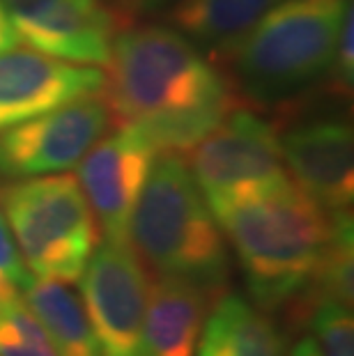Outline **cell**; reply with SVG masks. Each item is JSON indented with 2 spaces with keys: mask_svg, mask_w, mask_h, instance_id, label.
I'll return each instance as SVG.
<instances>
[{
  "mask_svg": "<svg viewBox=\"0 0 354 356\" xmlns=\"http://www.w3.org/2000/svg\"><path fill=\"white\" fill-rule=\"evenodd\" d=\"M104 74L35 49L0 51V131L63 104L99 95Z\"/></svg>",
  "mask_w": 354,
  "mask_h": 356,
  "instance_id": "obj_11",
  "label": "cell"
},
{
  "mask_svg": "<svg viewBox=\"0 0 354 356\" xmlns=\"http://www.w3.org/2000/svg\"><path fill=\"white\" fill-rule=\"evenodd\" d=\"M79 283L102 356H143L150 280L129 241L97 244Z\"/></svg>",
  "mask_w": 354,
  "mask_h": 356,
  "instance_id": "obj_7",
  "label": "cell"
},
{
  "mask_svg": "<svg viewBox=\"0 0 354 356\" xmlns=\"http://www.w3.org/2000/svg\"><path fill=\"white\" fill-rule=\"evenodd\" d=\"M19 44L74 65H106L127 21L106 0H3Z\"/></svg>",
  "mask_w": 354,
  "mask_h": 356,
  "instance_id": "obj_9",
  "label": "cell"
},
{
  "mask_svg": "<svg viewBox=\"0 0 354 356\" xmlns=\"http://www.w3.org/2000/svg\"><path fill=\"white\" fill-rule=\"evenodd\" d=\"M111 115L99 95L63 104L0 131V179H28L77 168L108 131Z\"/></svg>",
  "mask_w": 354,
  "mask_h": 356,
  "instance_id": "obj_8",
  "label": "cell"
},
{
  "mask_svg": "<svg viewBox=\"0 0 354 356\" xmlns=\"http://www.w3.org/2000/svg\"><path fill=\"white\" fill-rule=\"evenodd\" d=\"M99 97L111 124L140 131L159 152L184 154L235 108L228 79L172 26L122 28Z\"/></svg>",
  "mask_w": 354,
  "mask_h": 356,
  "instance_id": "obj_1",
  "label": "cell"
},
{
  "mask_svg": "<svg viewBox=\"0 0 354 356\" xmlns=\"http://www.w3.org/2000/svg\"><path fill=\"white\" fill-rule=\"evenodd\" d=\"M182 156L207 202L258 191L290 177L278 129L258 113L237 106Z\"/></svg>",
  "mask_w": 354,
  "mask_h": 356,
  "instance_id": "obj_6",
  "label": "cell"
},
{
  "mask_svg": "<svg viewBox=\"0 0 354 356\" xmlns=\"http://www.w3.org/2000/svg\"><path fill=\"white\" fill-rule=\"evenodd\" d=\"M113 7L122 14V19L129 24L140 14H154L159 12L161 7H168L172 0H111Z\"/></svg>",
  "mask_w": 354,
  "mask_h": 356,
  "instance_id": "obj_21",
  "label": "cell"
},
{
  "mask_svg": "<svg viewBox=\"0 0 354 356\" xmlns=\"http://www.w3.org/2000/svg\"><path fill=\"white\" fill-rule=\"evenodd\" d=\"M207 204L235 248L253 304L265 313L288 310L327 251L336 211L320 207L290 177Z\"/></svg>",
  "mask_w": 354,
  "mask_h": 356,
  "instance_id": "obj_2",
  "label": "cell"
},
{
  "mask_svg": "<svg viewBox=\"0 0 354 356\" xmlns=\"http://www.w3.org/2000/svg\"><path fill=\"white\" fill-rule=\"evenodd\" d=\"M352 0H281L209 60L235 95L272 106L325 79Z\"/></svg>",
  "mask_w": 354,
  "mask_h": 356,
  "instance_id": "obj_4",
  "label": "cell"
},
{
  "mask_svg": "<svg viewBox=\"0 0 354 356\" xmlns=\"http://www.w3.org/2000/svg\"><path fill=\"white\" fill-rule=\"evenodd\" d=\"M281 0H172L168 26L209 51V58L239 40Z\"/></svg>",
  "mask_w": 354,
  "mask_h": 356,
  "instance_id": "obj_16",
  "label": "cell"
},
{
  "mask_svg": "<svg viewBox=\"0 0 354 356\" xmlns=\"http://www.w3.org/2000/svg\"><path fill=\"white\" fill-rule=\"evenodd\" d=\"M290 356H322V354L318 350V345H315L313 336H304V338L297 340L295 347H292Z\"/></svg>",
  "mask_w": 354,
  "mask_h": 356,
  "instance_id": "obj_23",
  "label": "cell"
},
{
  "mask_svg": "<svg viewBox=\"0 0 354 356\" xmlns=\"http://www.w3.org/2000/svg\"><path fill=\"white\" fill-rule=\"evenodd\" d=\"M127 241L156 276L189 280L214 297L228 287V241L182 154H156Z\"/></svg>",
  "mask_w": 354,
  "mask_h": 356,
  "instance_id": "obj_3",
  "label": "cell"
},
{
  "mask_svg": "<svg viewBox=\"0 0 354 356\" xmlns=\"http://www.w3.org/2000/svg\"><path fill=\"white\" fill-rule=\"evenodd\" d=\"M216 297L172 276H156L147 292L143 356H195Z\"/></svg>",
  "mask_w": 354,
  "mask_h": 356,
  "instance_id": "obj_13",
  "label": "cell"
},
{
  "mask_svg": "<svg viewBox=\"0 0 354 356\" xmlns=\"http://www.w3.org/2000/svg\"><path fill=\"white\" fill-rule=\"evenodd\" d=\"M19 44V37L14 33V26L10 21V14H7V7L5 3L0 0V51H7L12 47Z\"/></svg>",
  "mask_w": 354,
  "mask_h": 356,
  "instance_id": "obj_22",
  "label": "cell"
},
{
  "mask_svg": "<svg viewBox=\"0 0 354 356\" xmlns=\"http://www.w3.org/2000/svg\"><path fill=\"white\" fill-rule=\"evenodd\" d=\"M195 356H288V350L265 310L235 292H221L207 313Z\"/></svg>",
  "mask_w": 354,
  "mask_h": 356,
  "instance_id": "obj_14",
  "label": "cell"
},
{
  "mask_svg": "<svg viewBox=\"0 0 354 356\" xmlns=\"http://www.w3.org/2000/svg\"><path fill=\"white\" fill-rule=\"evenodd\" d=\"M0 209L30 274L77 283L99 244L86 193L70 172L5 181Z\"/></svg>",
  "mask_w": 354,
  "mask_h": 356,
  "instance_id": "obj_5",
  "label": "cell"
},
{
  "mask_svg": "<svg viewBox=\"0 0 354 356\" xmlns=\"http://www.w3.org/2000/svg\"><path fill=\"white\" fill-rule=\"evenodd\" d=\"M30 269L26 267L24 257L17 246V239L10 230V223L0 209V292L24 290L30 280Z\"/></svg>",
  "mask_w": 354,
  "mask_h": 356,
  "instance_id": "obj_20",
  "label": "cell"
},
{
  "mask_svg": "<svg viewBox=\"0 0 354 356\" xmlns=\"http://www.w3.org/2000/svg\"><path fill=\"white\" fill-rule=\"evenodd\" d=\"M21 294L44 324L58 356H102L81 294L70 283L30 276Z\"/></svg>",
  "mask_w": 354,
  "mask_h": 356,
  "instance_id": "obj_15",
  "label": "cell"
},
{
  "mask_svg": "<svg viewBox=\"0 0 354 356\" xmlns=\"http://www.w3.org/2000/svg\"><path fill=\"white\" fill-rule=\"evenodd\" d=\"M290 179L327 211H348L354 198V134L345 120L325 118L281 134Z\"/></svg>",
  "mask_w": 354,
  "mask_h": 356,
  "instance_id": "obj_12",
  "label": "cell"
},
{
  "mask_svg": "<svg viewBox=\"0 0 354 356\" xmlns=\"http://www.w3.org/2000/svg\"><path fill=\"white\" fill-rule=\"evenodd\" d=\"M0 356H58L44 324L19 290L0 292Z\"/></svg>",
  "mask_w": 354,
  "mask_h": 356,
  "instance_id": "obj_17",
  "label": "cell"
},
{
  "mask_svg": "<svg viewBox=\"0 0 354 356\" xmlns=\"http://www.w3.org/2000/svg\"><path fill=\"white\" fill-rule=\"evenodd\" d=\"M308 322L322 356H354L352 306L336 299H322L313 306Z\"/></svg>",
  "mask_w": 354,
  "mask_h": 356,
  "instance_id": "obj_18",
  "label": "cell"
},
{
  "mask_svg": "<svg viewBox=\"0 0 354 356\" xmlns=\"http://www.w3.org/2000/svg\"><path fill=\"white\" fill-rule=\"evenodd\" d=\"M156 154L159 149L140 131L118 127L104 134L77 163V179L104 239L127 241L134 207Z\"/></svg>",
  "mask_w": 354,
  "mask_h": 356,
  "instance_id": "obj_10",
  "label": "cell"
},
{
  "mask_svg": "<svg viewBox=\"0 0 354 356\" xmlns=\"http://www.w3.org/2000/svg\"><path fill=\"white\" fill-rule=\"evenodd\" d=\"M354 14L348 10L343 19V26L338 30L336 47H334V58H331V67L327 72L329 86L334 88L338 95H350L352 83H354Z\"/></svg>",
  "mask_w": 354,
  "mask_h": 356,
  "instance_id": "obj_19",
  "label": "cell"
}]
</instances>
